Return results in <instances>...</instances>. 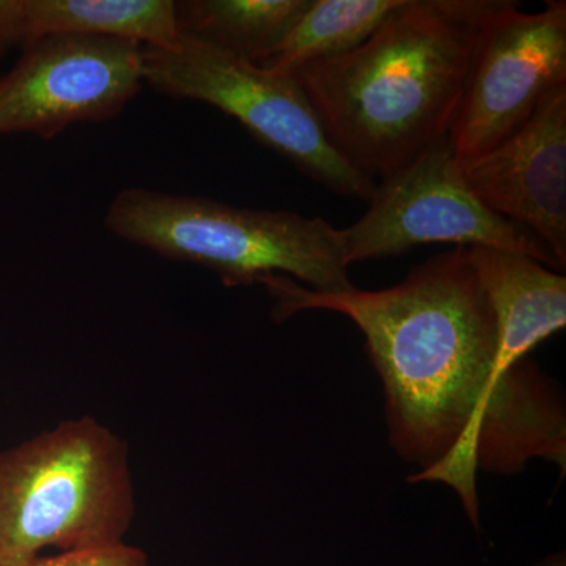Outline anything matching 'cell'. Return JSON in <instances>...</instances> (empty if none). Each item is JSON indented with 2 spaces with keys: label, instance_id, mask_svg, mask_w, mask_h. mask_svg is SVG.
<instances>
[{
  "label": "cell",
  "instance_id": "1",
  "mask_svg": "<svg viewBox=\"0 0 566 566\" xmlns=\"http://www.w3.org/2000/svg\"><path fill=\"white\" fill-rule=\"evenodd\" d=\"M259 283L275 322L335 312L363 331L395 453L419 469L411 482L452 486L475 527L479 469L516 475L543 460L565 474L564 394L531 359L499 370L497 323L468 248L430 256L379 292L318 293L282 274Z\"/></svg>",
  "mask_w": 566,
  "mask_h": 566
},
{
  "label": "cell",
  "instance_id": "2",
  "mask_svg": "<svg viewBox=\"0 0 566 566\" xmlns=\"http://www.w3.org/2000/svg\"><path fill=\"white\" fill-rule=\"evenodd\" d=\"M501 0H406L357 50L297 71L335 151L382 180L449 137Z\"/></svg>",
  "mask_w": 566,
  "mask_h": 566
},
{
  "label": "cell",
  "instance_id": "3",
  "mask_svg": "<svg viewBox=\"0 0 566 566\" xmlns=\"http://www.w3.org/2000/svg\"><path fill=\"white\" fill-rule=\"evenodd\" d=\"M134 516L128 442L95 417L63 420L0 452V566L48 549L122 545Z\"/></svg>",
  "mask_w": 566,
  "mask_h": 566
},
{
  "label": "cell",
  "instance_id": "4",
  "mask_svg": "<svg viewBox=\"0 0 566 566\" xmlns=\"http://www.w3.org/2000/svg\"><path fill=\"white\" fill-rule=\"evenodd\" d=\"M104 226L126 243L164 259L207 268L229 289L253 285L271 274L318 293L354 289L340 229L323 218L128 188L112 200Z\"/></svg>",
  "mask_w": 566,
  "mask_h": 566
},
{
  "label": "cell",
  "instance_id": "5",
  "mask_svg": "<svg viewBox=\"0 0 566 566\" xmlns=\"http://www.w3.org/2000/svg\"><path fill=\"white\" fill-rule=\"evenodd\" d=\"M144 80L158 95L222 111L329 191L370 200L376 182L335 151L294 74L273 73L180 36L174 50L144 46Z\"/></svg>",
  "mask_w": 566,
  "mask_h": 566
},
{
  "label": "cell",
  "instance_id": "6",
  "mask_svg": "<svg viewBox=\"0 0 566 566\" xmlns=\"http://www.w3.org/2000/svg\"><path fill=\"white\" fill-rule=\"evenodd\" d=\"M368 203L363 218L340 229L348 266L441 243L505 249L532 256L551 270H565L535 234L495 214L472 192L450 137L382 178Z\"/></svg>",
  "mask_w": 566,
  "mask_h": 566
},
{
  "label": "cell",
  "instance_id": "7",
  "mask_svg": "<svg viewBox=\"0 0 566 566\" xmlns=\"http://www.w3.org/2000/svg\"><path fill=\"white\" fill-rule=\"evenodd\" d=\"M566 84V3L526 13L501 0L476 50L450 129L458 161L469 163L520 132L539 102Z\"/></svg>",
  "mask_w": 566,
  "mask_h": 566
},
{
  "label": "cell",
  "instance_id": "8",
  "mask_svg": "<svg viewBox=\"0 0 566 566\" xmlns=\"http://www.w3.org/2000/svg\"><path fill=\"white\" fill-rule=\"evenodd\" d=\"M144 46L102 36H41L0 77V136L51 140L80 123L118 117L144 88Z\"/></svg>",
  "mask_w": 566,
  "mask_h": 566
},
{
  "label": "cell",
  "instance_id": "9",
  "mask_svg": "<svg viewBox=\"0 0 566 566\" xmlns=\"http://www.w3.org/2000/svg\"><path fill=\"white\" fill-rule=\"evenodd\" d=\"M460 164L491 211L535 234L566 266V84L547 93L520 132Z\"/></svg>",
  "mask_w": 566,
  "mask_h": 566
},
{
  "label": "cell",
  "instance_id": "10",
  "mask_svg": "<svg viewBox=\"0 0 566 566\" xmlns=\"http://www.w3.org/2000/svg\"><path fill=\"white\" fill-rule=\"evenodd\" d=\"M469 260L497 323V367L515 370L566 326V277L524 253L469 248Z\"/></svg>",
  "mask_w": 566,
  "mask_h": 566
},
{
  "label": "cell",
  "instance_id": "11",
  "mask_svg": "<svg viewBox=\"0 0 566 566\" xmlns=\"http://www.w3.org/2000/svg\"><path fill=\"white\" fill-rule=\"evenodd\" d=\"M311 0H181L175 2L180 36L241 61L262 65Z\"/></svg>",
  "mask_w": 566,
  "mask_h": 566
},
{
  "label": "cell",
  "instance_id": "12",
  "mask_svg": "<svg viewBox=\"0 0 566 566\" xmlns=\"http://www.w3.org/2000/svg\"><path fill=\"white\" fill-rule=\"evenodd\" d=\"M32 41L41 36H102L174 50L180 41L174 0H28Z\"/></svg>",
  "mask_w": 566,
  "mask_h": 566
},
{
  "label": "cell",
  "instance_id": "13",
  "mask_svg": "<svg viewBox=\"0 0 566 566\" xmlns=\"http://www.w3.org/2000/svg\"><path fill=\"white\" fill-rule=\"evenodd\" d=\"M406 0H311L262 69L296 74L312 63L348 54L401 9Z\"/></svg>",
  "mask_w": 566,
  "mask_h": 566
},
{
  "label": "cell",
  "instance_id": "14",
  "mask_svg": "<svg viewBox=\"0 0 566 566\" xmlns=\"http://www.w3.org/2000/svg\"><path fill=\"white\" fill-rule=\"evenodd\" d=\"M21 566H151V562L144 549L125 542L102 549L40 556Z\"/></svg>",
  "mask_w": 566,
  "mask_h": 566
},
{
  "label": "cell",
  "instance_id": "15",
  "mask_svg": "<svg viewBox=\"0 0 566 566\" xmlns=\"http://www.w3.org/2000/svg\"><path fill=\"white\" fill-rule=\"evenodd\" d=\"M28 0H0V59L32 43Z\"/></svg>",
  "mask_w": 566,
  "mask_h": 566
},
{
  "label": "cell",
  "instance_id": "16",
  "mask_svg": "<svg viewBox=\"0 0 566 566\" xmlns=\"http://www.w3.org/2000/svg\"><path fill=\"white\" fill-rule=\"evenodd\" d=\"M532 566H566L565 551H557V553L549 554V556L542 558Z\"/></svg>",
  "mask_w": 566,
  "mask_h": 566
}]
</instances>
